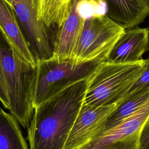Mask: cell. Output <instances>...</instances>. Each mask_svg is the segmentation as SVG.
<instances>
[{
    "mask_svg": "<svg viewBox=\"0 0 149 149\" xmlns=\"http://www.w3.org/2000/svg\"><path fill=\"white\" fill-rule=\"evenodd\" d=\"M146 59L101 62L87 80L83 103L93 106L120 104L144 71Z\"/></svg>",
    "mask_w": 149,
    "mask_h": 149,
    "instance_id": "obj_2",
    "label": "cell"
},
{
    "mask_svg": "<svg viewBox=\"0 0 149 149\" xmlns=\"http://www.w3.org/2000/svg\"><path fill=\"white\" fill-rule=\"evenodd\" d=\"M0 32L21 58L31 64L37 65L13 8L8 0H0Z\"/></svg>",
    "mask_w": 149,
    "mask_h": 149,
    "instance_id": "obj_10",
    "label": "cell"
},
{
    "mask_svg": "<svg viewBox=\"0 0 149 149\" xmlns=\"http://www.w3.org/2000/svg\"><path fill=\"white\" fill-rule=\"evenodd\" d=\"M119 104L93 106L83 103L63 149H77L101 133Z\"/></svg>",
    "mask_w": 149,
    "mask_h": 149,
    "instance_id": "obj_7",
    "label": "cell"
},
{
    "mask_svg": "<svg viewBox=\"0 0 149 149\" xmlns=\"http://www.w3.org/2000/svg\"><path fill=\"white\" fill-rule=\"evenodd\" d=\"M138 149H149V118L141 130Z\"/></svg>",
    "mask_w": 149,
    "mask_h": 149,
    "instance_id": "obj_16",
    "label": "cell"
},
{
    "mask_svg": "<svg viewBox=\"0 0 149 149\" xmlns=\"http://www.w3.org/2000/svg\"><path fill=\"white\" fill-rule=\"evenodd\" d=\"M125 29L105 13L86 17L73 58L77 62L106 61L115 42Z\"/></svg>",
    "mask_w": 149,
    "mask_h": 149,
    "instance_id": "obj_4",
    "label": "cell"
},
{
    "mask_svg": "<svg viewBox=\"0 0 149 149\" xmlns=\"http://www.w3.org/2000/svg\"><path fill=\"white\" fill-rule=\"evenodd\" d=\"M104 3L105 14L124 29L137 27L149 16L148 0H94Z\"/></svg>",
    "mask_w": 149,
    "mask_h": 149,
    "instance_id": "obj_11",
    "label": "cell"
},
{
    "mask_svg": "<svg viewBox=\"0 0 149 149\" xmlns=\"http://www.w3.org/2000/svg\"><path fill=\"white\" fill-rule=\"evenodd\" d=\"M0 101L3 107L8 109L9 108V102L8 95V93L3 79L1 65H0Z\"/></svg>",
    "mask_w": 149,
    "mask_h": 149,
    "instance_id": "obj_17",
    "label": "cell"
},
{
    "mask_svg": "<svg viewBox=\"0 0 149 149\" xmlns=\"http://www.w3.org/2000/svg\"><path fill=\"white\" fill-rule=\"evenodd\" d=\"M104 61L77 62L74 58H55L37 62V73L33 94L34 108L75 83L87 80Z\"/></svg>",
    "mask_w": 149,
    "mask_h": 149,
    "instance_id": "obj_3",
    "label": "cell"
},
{
    "mask_svg": "<svg viewBox=\"0 0 149 149\" xmlns=\"http://www.w3.org/2000/svg\"><path fill=\"white\" fill-rule=\"evenodd\" d=\"M148 87H149V56L146 59L145 68L141 75L133 84L122 100Z\"/></svg>",
    "mask_w": 149,
    "mask_h": 149,
    "instance_id": "obj_15",
    "label": "cell"
},
{
    "mask_svg": "<svg viewBox=\"0 0 149 149\" xmlns=\"http://www.w3.org/2000/svg\"><path fill=\"white\" fill-rule=\"evenodd\" d=\"M148 49V28L126 29L115 42L107 61L116 63L138 61Z\"/></svg>",
    "mask_w": 149,
    "mask_h": 149,
    "instance_id": "obj_9",
    "label": "cell"
},
{
    "mask_svg": "<svg viewBox=\"0 0 149 149\" xmlns=\"http://www.w3.org/2000/svg\"><path fill=\"white\" fill-rule=\"evenodd\" d=\"M148 1H149V0H148Z\"/></svg>",
    "mask_w": 149,
    "mask_h": 149,
    "instance_id": "obj_19",
    "label": "cell"
},
{
    "mask_svg": "<svg viewBox=\"0 0 149 149\" xmlns=\"http://www.w3.org/2000/svg\"><path fill=\"white\" fill-rule=\"evenodd\" d=\"M0 149H28L18 121L1 108Z\"/></svg>",
    "mask_w": 149,
    "mask_h": 149,
    "instance_id": "obj_13",
    "label": "cell"
},
{
    "mask_svg": "<svg viewBox=\"0 0 149 149\" xmlns=\"http://www.w3.org/2000/svg\"><path fill=\"white\" fill-rule=\"evenodd\" d=\"M26 37L36 63L53 56V40L48 28L37 18L33 0H8Z\"/></svg>",
    "mask_w": 149,
    "mask_h": 149,
    "instance_id": "obj_6",
    "label": "cell"
},
{
    "mask_svg": "<svg viewBox=\"0 0 149 149\" xmlns=\"http://www.w3.org/2000/svg\"><path fill=\"white\" fill-rule=\"evenodd\" d=\"M96 2L94 0H72L68 15L62 26L58 29L53 41V56L59 60L73 58L86 17L81 13L83 5Z\"/></svg>",
    "mask_w": 149,
    "mask_h": 149,
    "instance_id": "obj_8",
    "label": "cell"
},
{
    "mask_svg": "<svg viewBox=\"0 0 149 149\" xmlns=\"http://www.w3.org/2000/svg\"><path fill=\"white\" fill-rule=\"evenodd\" d=\"M72 0H33L37 18L48 28L59 29L66 20Z\"/></svg>",
    "mask_w": 149,
    "mask_h": 149,
    "instance_id": "obj_12",
    "label": "cell"
},
{
    "mask_svg": "<svg viewBox=\"0 0 149 149\" xmlns=\"http://www.w3.org/2000/svg\"><path fill=\"white\" fill-rule=\"evenodd\" d=\"M149 101V87L120 101L107 120L102 131L116 125Z\"/></svg>",
    "mask_w": 149,
    "mask_h": 149,
    "instance_id": "obj_14",
    "label": "cell"
},
{
    "mask_svg": "<svg viewBox=\"0 0 149 149\" xmlns=\"http://www.w3.org/2000/svg\"><path fill=\"white\" fill-rule=\"evenodd\" d=\"M148 29H149V27H148Z\"/></svg>",
    "mask_w": 149,
    "mask_h": 149,
    "instance_id": "obj_18",
    "label": "cell"
},
{
    "mask_svg": "<svg viewBox=\"0 0 149 149\" xmlns=\"http://www.w3.org/2000/svg\"><path fill=\"white\" fill-rule=\"evenodd\" d=\"M87 80L34 108L28 127L30 149H63L83 103Z\"/></svg>",
    "mask_w": 149,
    "mask_h": 149,
    "instance_id": "obj_1",
    "label": "cell"
},
{
    "mask_svg": "<svg viewBox=\"0 0 149 149\" xmlns=\"http://www.w3.org/2000/svg\"><path fill=\"white\" fill-rule=\"evenodd\" d=\"M149 118V101L113 127L77 149H138L141 130Z\"/></svg>",
    "mask_w": 149,
    "mask_h": 149,
    "instance_id": "obj_5",
    "label": "cell"
}]
</instances>
